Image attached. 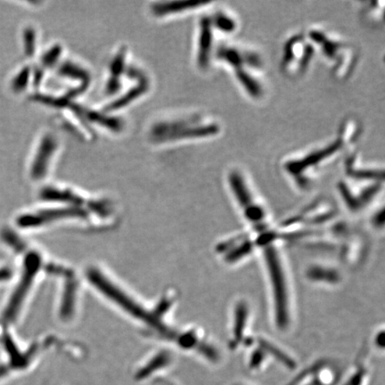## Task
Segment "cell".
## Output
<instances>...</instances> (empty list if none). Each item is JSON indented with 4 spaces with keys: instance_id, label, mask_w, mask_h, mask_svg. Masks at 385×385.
Wrapping results in <instances>:
<instances>
[{
    "instance_id": "cell-14",
    "label": "cell",
    "mask_w": 385,
    "mask_h": 385,
    "mask_svg": "<svg viewBox=\"0 0 385 385\" xmlns=\"http://www.w3.org/2000/svg\"><path fill=\"white\" fill-rule=\"evenodd\" d=\"M366 376V369L359 367L357 372L353 374L352 379L349 380L348 383L345 385H359L362 383L363 378Z\"/></svg>"
},
{
    "instance_id": "cell-5",
    "label": "cell",
    "mask_w": 385,
    "mask_h": 385,
    "mask_svg": "<svg viewBox=\"0 0 385 385\" xmlns=\"http://www.w3.org/2000/svg\"><path fill=\"white\" fill-rule=\"evenodd\" d=\"M253 310L248 300L236 299L231 309L228 329V344L233 351L249 349L256 335L253 332Z\"/></svg>"
},
{
    "instance_id": "cell-3",
    "label": "cell",
    "mask_w": 385,
    "mask_h": 385,
    "mask_svg": "<svg viewBox=\"0 0 385 385\" xmlns=\"http://www.w3.org/2000/svg\"><path fill=\"white\" fill-rule=\"evenodd\" d=\"M214 58L232 70L248 97L253 100L263 97L264 85L260 74L264 63L259 53L243 46L223 43L215 49Z\"/></svg>"
},
{
    "instance_id": "cell-1",
    "label": "cell",
    "mask_w": 385,
    "mask_h": 385,
    "mask_svg": "<svg viewBox=\"0 0 385 385\" xmlns=\"http://www.w3.org/2000/svg\"><path fill=\"white\" fill-rule=\"evenodd\" d=\"M253 236L257 256L263 263L270 296L272 320L277 329H290L295 315V295L285 245L274 221L249 231Z\"/></svg>"
},
{
    "instance_id": "cell-8",
    "label": "cell",
    "mask_w": 385,
    "mask_h": 385,
    "mask_svg": "<svg viewBox=\"0 0 385 385\" xmlns=\"http://www.w3.org/2000/svg\"><path fill=\"white\" fill-rule=\"evenodd\" d=\"M215 249L222 263L231 267L243 265L257 256L253 236L246 229L221 239Z\"/></svg>"
},
{
    "instance_id": "cell-17",
    "label": "cell",
    "mask_w": 385,
    "mask_h": 385,
    "mask_svg": "<svg viewBox=\"0 0 385 385\" xmlns=\"http://www.w3.org/2000/svg\"><path fill=\"white\" fill-rule=\"evenodd\" d=\"M11 275V270H8V268H2V270H0V282L9 280Z\"/></svg>"
},
{
    "instance_id": "cell-15",
    "label": "cell",
    "mask_w": 385,
    "mask_h": 385,
    "mask_svg": "<svg viewBox=\"0 0 385 385\" xmlns=\"http://www.w3.org/2000/svg\"><path fill=\"white\" fill-rule=\"evenodd\" d=\"M2 238L4 239V241L9 243L10 246L15 247V248H19L21 246V243L17 241V238L16 235H14L12 232L6 231L2 233Z\"/></svg>"
},
{
    "instance_id": "cell-13",
    "label": "cell",
    "mask_w": 385,
    "mask_h": 385,
    "mask_svg": "<svg viewBox=\"0 0 385 385\" xmlns=\"http://www.w3.org/2000/svg\"><path fill=\"white\" fill-rule=\"evenodd\" d=\"M169 356L167 354L158 355L157 358H154L152 362L148 364L147 366H144V369H141L139 373L137 374V379H144V378L147 377L154 372V370L161 369L162 366H164L169 362Z\"/></svg>"
},
{
    "instance_id": "cell-7",
    "label": "cell",
    "mask_w": 385,
    "mask_h": 385,
    "mask_svg": "<svg viewBox=\"0 0 385 385\" xmlns=\"http://www.w3.org/2000/svg\"><path fill=\"white\" fill-rule=\"evenodd\" d=\"M384 182H357L344 179L338 183L337 189L346 209L352 213H360L376 200Z\"/></svg>"
},
{
    "instance_id": "cell-6",
    "label": "cell",
    "mask_w": 385,
    "mask_h": 385,
    "mask_svg": "<svg viewBox=\"0 0 385 385\" xmlns=\"http://www.w3.org/2000/svg\"><path fill=\"white\" fill-rule=\"evenodd\" d=\"M315 52V46L307 33L294 35L286 41L283 48V70L290 77L302 75L308 70Z\"/></svg>"
},
{
    "instance_id": "cell-18",
    "label": "cell",
    "mask_w": 385,
    "mask_h": 385,
    "mask_svg": "<svg viewBox=\"0 0 385 385\" xmlns=\"http://www.w3.org/2000/svg\"><path fill=\"white\" fill-rule=\"evenodd\" d=\"M9 372L8 366H0V378L6 376V374Z\"/></svg>"
},
{
    "instance_id": "cell-9",
    "label": "cell",
    "mask_w": 385,
    "mask_h": 385,
    "mask_svg": "<svg viewBox=\"0 0 385 385\" xmlns=\"http://www.w3.org/2000/svg\"><path fill=\"white\" fill-rule=\"evenodd\" d=\"M38 265H40L38 258L35 254H31L26 258L23 278L21 279L19 285L17 286L15 292H14L4 312V320L6 321L10 322V321L16 319L21 305H22L23 300L26 298L27 292L29 290L31 282L33 280V277L37 273Z\"/></svg>"
},
{
    "instance_id": "cell-2",
    "label": "cell",
    "mask_w": 385,
    "mask_h": 385,
    "mask_svg": "<svg viewBox=\"0 0 385 385\" xmlns=\"http://www.w3.org/2000/svg\"><path fill=\"white\" fill-rule=\"evenodd\" d=\"M362 129L355 120L342 123L337 137L328 144L301 157L288 159L283 169L300 190H308L313 185L317 172L333 164L359 140Z\"/></svg>"
},
{
    "instance_id": "cell-10",
    "label": "cell",
    "mask_w": 385,
    "mask_h": 385,
    "mask_svg": "<svg viewBox=\"0 0 385 385\" xmlns=\"http://www.w3.org/2000/svg\"><path fill=\"white\" fill-rule=\"evenodd\" d=\"M305 278L310 284L325 288H335L342 284L344 275L340 268L334 264L316 263L306 268Z\"/></svg>"
},
{
    "instance_id": "cell-11",
    "label": "cell",
    "mask_w": 385,
    "mask_h": 385,
    "mask_svg": "<svg viewBox=\"0 0 385 385\" xmlns=\"http://www.w3.org/2000/svg\"><path fill=\"white\" fill-rule=\"evenodd\" d=\"M214 27L211 17H204L200 21L197 62L201 68L206 69L214 58Z\"/></svg>"
},
{
    "instance_id": "cell-16",
    "label": "cell",
    "mask_w": 385,
    "mask_h": 385,
    "mask_svg": "<svg viewBox=\"0 0 385 385\" xmlns=\"http://www.w3.org/2000/svg\"><path fill=\"white\" fill-rule=\"evenodd\" d=\"M384 328L381 327V329H378L376 334H374V344L378 348L384 347Z\"/></svg>"
},
{
    "instance_id": "cell-12",
    "label": "cell",
    "mask_w": 385,
    "mask_h": 385,
    "mask_svg": "<svg viewBox=\"0 0 385 385\" xmlns=\"http://www.w3.org/2000/svg\"><path fill=\"white\" fill-rule=\"evenodd\" d=\"M210 17L215 31L221 34L231 35L235 33L238 30V21L236 20L234 16L229 15L228 12L221 10V11L215 13L213 16Z\"/></svg>"
},
{
    "instance_id": "cell-4",
    "label": "cell",
    "mask_w": 385,
    "mask_h": 385,
    "mask_svg": "<svg viewBox=\"0 0 385 385\" xmlns=\"http://www.w3.org/2000/svg\"><path fill=\"white\" fill-rule=\"evenodd\" d=\"M308 37L316 48L329 62L332 72L338 79H346L355 69L357 52L352 45L346 43L322 30L313 29L308 31Z\"/></svg>"
}]
</instances>
